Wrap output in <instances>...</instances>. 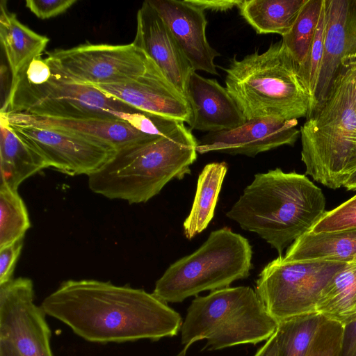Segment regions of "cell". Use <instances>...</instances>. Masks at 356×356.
<instances>
[{
	"instance_id": "cell-13",
	"label": "cell",
	"mask_w": 356,
	"mask_h": 356,
	"mask_svg": "<svg viewBox=\"0 0 356 356\" xmlns=\"http://www.w3.org/2000/svg\"><path fill=\"white\" fill-rule=\"evenodd\" d=\"M93 87L144 113L191 124L192 110L186 98L149 56L145 70L137 78Z\"/></svg>"
},
{
	"instance_id": "cell-26",
	"label": "cell",
	"mask_w": 356,
	"mask_h": 356,
	"mask_svg": "<svg viewBox=\"0 0 356 356\" xmlns=\"http://www.w3.org/2000/svg\"><path fill=\"white\" fill-rule=\"evenodd\" d=\"M322 3L323 0H306L293 26L282 36L283 44L300 71L309 55L318 23Z\"/></svg>"
},
{
	"instance_id": "cell-10",
	"label": "cell",
	"mask_w": 356,
	"mask_h": 356,
	"mask_svg": "<svg viewBox=\"0 0 356 356\" xmlns=\"http://www.w3.org/2000/svg\"><path fill=\"white\" fill-rule=\"evenodd\" d=\"M51 71L63 80L90 86L125 83L141 75L148 56L132 42L86 43L46 52Z\"/></svg>"
},
{
	"instance_id": "cell-37",
	"label": "cell",
	"mask_w": 356,
	"mask_h": 356,
	"mask_svg": "<svg viewBox=\"0 0 356 356\" xmlns=\"http://www.w3.org/2000/svg\"><path fill=\"white\" fill-rule=\"evenodd\" d=\"M254 356H280L277 330L257 350Z\"/></svg>"
},
{
	"instance_id": "cell-15",
	"label": "cell",
	"mask_w": 356,
	"mask_h": 356,
	"mask_svg": "<svg viewBox=\"0 0 356 356\" xmlns=\"http://www.w3.org/2000/svg\"><path fill=\"white\" fill-rule=\"evenodd\" d=\"M149 2L165 23L193 71L218 75L214 60L220 54L207 41L204 11L187 0Z\"/></svg>"
},
{
	"instance_id": "cell-9",
	"label": "cell",
	"mask_w": 356,
	"mask_h": 356,
	"mask_svg": "<svg viewBox=\"0 0 356 356\" xmlns=\"http://www.w3.org/2000/svg\"><path fill=\"white\" fill-rule=\"evenodd\" d=\"M346 264L326 260L285 261L279 256L262 269L256 281L255 291L278 323L294 316L316 313L321 291Z\"/></svg>"
},
{
	"instance_id": "cell-25",
	"label": "cell",
	"mask_w": 356,
	"mask_h": 356,
	"mask_svg": "<svg viewBox=\"0 0 356 356\" xmlns=\"http://www.w3.org/2000/svg\"><path fill=\"white\" fill-rule=\"evenodd\" d=\"M306 0H242L241 15L259 34L286 35Z\"/></svg>"
},
{
	"instance_id": "cell-16",
	"label": "cell",
	"mask_w": 356,
	"mask_h": 356,
	"mask_svg": "<svg viewBox=\"0 0 356 356\" xmlns=\"http://www.w3.org/2000/svg\"><path fill=\"white\" fill-rule=\"evenodd\" d=\"M132 43L156 64L186 97L188 81L193 70L149 0L144 1L138 10L136 36Z\"/></svg>"
},
{
	"instance_id": "cell-28",
	"label": "cell",
	"mask_w": 356,
	"mask_h": 356,
	"mask_svg": "<svg viewBox=\"0 0 356 356\" xmlns=\"http://www.w3.org/2000/svg\"><path fill=\"white\" fill-rule=\"evenodd\" d=\"M31 222L17 191L0 184V248L24 238Z\"/></svg>"
},
{
	"instance_id": "cell-27",
	"label": "cell",
	"mask_w": 356,
	"mask_h": 356,
	"mask_svg": "<svg viewBox=\"0 0 356 356\" xmlns=\"http://www.w3.org/2000/svg\"><path fill=\"white\" fill-rule=\"evenodd\" d=\"M324 319L318 313H311L280 322L277 330L280 356H305Z\"/></svg>"
},
{
	"instance_id": "cell-39",
	"label": "cell",
	"mask_w": 356,
	"mask_h": 356,
	"mask_svg": "<svg viewBox=\"0 0 356 356\" xmlns=\"http://www.w3.org/2000/svg\"><path fill=\"white\" fill-rule=\"evenodd\" d=\"M0 356H21L20 354L9 344L0 341Z\"/></svg>"
},
{
	"instance_id": "cell-6",
	"label": "cell",
	"mask_w": 356,
	"mask_h": 356,
	"mask_svg": "<svg viewBox=\"0 0 356 356\" xmlns=\"http://www.w3.org/2000/svg\"><path fill=\"white\" fill-rule=\"evenodd\" d=\"M352 72L342 67L324 102L300 128L305 173L332 189L339 188L356 171V110Z\"/></svg>"
},
{
	"instance_id": "cell-38",
	"label": "cell",
	"mask_w": 356,
	"mask_h": 356,
	"mask_svg": "<svg viewBox=\"0 0 356 356\" xmlns=\"http://www.w3.org/2000/svg\"><path fill=\"white\" fill-rule=\"evenodd\" d=\"M348 63L351 72H352V96H353V102L354 104V107L356 110V60L349 61L346 60L343 61L342 63Z\"/></svg>"
},
{
	"instance_id": "cell-3",
	"label": "cell",
	"mask_w": 356,
	"mask_h": 356,
	"mask_svg": "<svg viewBox=\"0 0 356 356\" xmlns=\"http://www.w3.org/2000/svg\"><path fill=\"white\" fill-rule=\"evenodd\" d=\"M197 145L191 129L177 122L161 135L118 150L105 165L88 176L89 188L111 200L146 202L172 179L191 173Z\"/></svg>"
},
{
	"instance_id": "cell-8",
	"label": "cell",
	"mask_w": 356,
	"mask_h": 356,
	"mask_svg": "<svg viewBox=\"0 0 356 356\" xmlns=\"http://www.w3.org/2000/svg\"><path fill=\"white\" fill-rule=\"evenodd\" d=\"M248 240L222 227L210 233L195 252L172 264L156 281L153 294L165 302H180L205 291L228 287L252 268Z\"/></svg>"
},
{
	"instance_id": "cell-5",
	"label": "cell",
	"mask_w": 356,
	"mask_h": 356,
	"mask_svg": "<svg viewBox=\"0 0 356 356\" xmlns=\"http://www.w3.org/2000/svg\"><path fill=\"white\" fill-rule=\"evenodd\" d=\"M20 113L63 118H108L129 122L154 134L155 116L140 112L90 86L70 83L54 74L47 60L35 58L10 83L1 113Z\"/></svg>"
},
{
	"instance_id": "cell-33",
	"label": "cell",
	"mask_w": 356,
	"mask_h": 356,
	"mask_svg": "<svg viewBox=\"0 0 356 356\" xmlns=\"http://www.w3.org/2000/svg\"><path fill=\"white\" fill-rule=\"evenodd\" d=\"M22 247L23 238L0 248V285L12 280Z\"/></svg>"
},
{
	"instance_id": "cell-18",
	"label": "cell",
	"mask_w": 356,
	"mask_h": 356,
	"mask_svg": "<svg viewBox=\"0 0 356 356\" xmlns=\"http://www.w3.org/2000/svg\"><path fill=\"white\" fill-rule=\"evenodd\" d=\"M186 98L192 110L191 130L216 132L234 129L247 121L226 88L195 71L189 76Z\"/></svg>"
},
{
	"instance_id": "cell-35",
	"label": "cell",
	"mask_w": 356,
	"mask_h": 356,
	"mask_svg": "<svg viewBox=\"0 0 356 356\" xmlns=\"http://www.w3.org/2000/svg\"><path fill=\"white\" fill-rule=\"evenodd\" d=\"M339 356H356V318L343 326Z\"/></svg>"
},
{
	"instance_id": "cell-4",
	"label": "cell",
	"mask_w": 356,
	"mask_h": 356,
	"mask_svg": "<svg viewBox=\"0 0 356 356\" xmlns=\"http://www.w3.org/2000/svg\"><path fill=\"white\" fill-rule=\"evenodd\" d=\"M226 89L247 120L309 118L314 100L300 69L283 44L235 57L225 70Z\"/></svg>"
},
{
	"instance_id": "cell-2",
	"label": "cell",
	"mask_w": 356,
	"mask_h": 356,
	"mask_svg": "<svg viewBox=\"0 0 356 356\" xmlns=\"http://www.w3.org/2000/svg\"><path fill=\"white\" fill-rule=\"evenodd\" d=\"M325 212L322 190L306 175L275 168L256 174L226 216L282 256L284 248L312 231Z\"/></svg>"
},
{
	"instance_id": "cell-20",
	"label": "cell",
	"mask_w": 356,
	"mask_h": 356,
	"mask_svg": "<svg viewBox=\"0 0 356 356\" xmlns=\"http://www.w3.org/2000/svg\"><path fill=\"white\" fill-rule=\"evenodd\" d=\"M6 1L0 3V41L11 74V83L36 57L41 56L49 38L23 24L8 10Z\"/></svg>"
},
{
	"instance_id": "cell-31",
	"label": "cell",
	"mask_w": 356,
	"mask_h": 356,
	"mask_svg": "<svg viewBox=\"0 0 356 356\" xmlns=\"http://www.w3.org/2000/svg\"><path fill=\"white\" fill-rule=\"evenodd\" d=\"M356 227V195L331 211H326L313 227L315 233Z\"/></svg>"
},
{
	"instance_id": "cell-11",
	"label": "cell",
	"mask_w": 356,
	"mask_h": 356,
	"mask_svg": "<svg viewBox=\"0 0 356 356\" xmlns=\"http://www.w3.org/2000/svg\"><path fill=\"white\" fill-rule=\"evenodd\" d=\"M44 314L34 303L31 279L18 277L0 285V341L21 356H53Z\"/></svg>"
},
{
	"instance_id": "cell-1",
	"label": "cell",
	"mask_w": 356,
	"mask_h": 356,
	"mask_svg": "<svg viewBox=\"0 0 356 356\" xmlns=\"http://www.w3.org/2000/svg\"><path fill=\"white\" fill-rule=\"evenodd\" d=\"M41 307L81 337L97 343L171 337L183 323L178 312L153 293L95 280L63 282Z\"/></svg>"
},
{
	"instance_id": "cell-24",
	"label": "cell",
	"mask_w": 356,
	"mask_h": 356,
	"mask_svg": "<svg viewBox=\"0 0 356 356\" xmlns=\"http://www.w3.org/2000/svg\"><path fill=\"white\" fill-rule=\"evenodd\" d=\"M227 171L225 162H213L207 164L199 175L193 205L183 224L186 238L201 233L213 219Z\"/></svg>"
},
{
	"instance_id": "cell-32",
	"label": "cell",
	"mask_w": 356,
	"mask_h": 356,
	"mask_svg": "<svg viewBox=\"0 0 356 356\" xmlns=\"http://www.w3.org/2000/svg\"><path fill=\"white\" fill-rule=\"evenodd\" d=\"M75 3L76 0H26L25 6L38 18L47 19L65 13Z\"/></svg>"
},
{
	"instance_id": "cell-17",
	"label": "cell",
	"mask_w": 356,
	"mask_h": 356,
	"mask_svg": "<svg viewBox=\"0 0 356 356\" xmlns=\"http://www.w3.org/2000/svg\"><path fill=\"white\" fill-rule=\"evenodd\" d=\"M8 125L51 128L97 140L117 151L158 135L145 133L129 122L108 118H63L20 113H0Z\"/></svg>"
},
{
	"instance_id": "cell-23",
	"label": "cell",
	"mask_w": 356,
	"mask_h": 356,
	"mask_svg": "<svg viewBox=\"0 0 356 356\" xmlns=\"http://www.w3.org/2000/svg\"><path fill=\"white\" fill-rule=\"evenodd\" d=\"M316 312L342 326L356 318V257L346 262L323 289Z\"/></svg>"
},
{
	"instance_id": "cell-34",
	"label": "cell",
	"mask_w": 356,
	"mask_h": 356,
	"mask_svg": "<svg viewBox=\"0 0 356 356\" xmlns=\"http://www.w3.org/2000/svg\"><path fill=\"white\" fill-rule=\"evenodd\" d=\"M343 60H356V1H350L347 22V50Z\"/></svg>"
},
{
	"instance_id": "cell-19",
	"label": "cell",
	"mask_w": 356,
	"mask_h": 356,
	"mask_svg": "<svg viewBox=\"0 0 356 356\" xmlns=\"http://www.w3.org/2000/svg\"><path fill=\"white\" fill-rule=\"evenodd\" d=\"M325 4L326 25L323 54L315 95V110L327 97L342 67V61L347 50V22L350 1L325 0Z\"/></svg>"
},
{
	"instance_id": "cell-14",
	"label": "cell",
	"mask_w": 356,
	"mask_h": 356,
	"mask_svg": "<svg viewBox=\"0 0 356 356\" xmlns=\"http://www.w3.org/2000/svg\"><path fill=\"white\" fill-rule=\"evenodd\" d=\"M298 120L263 118L247 120L229 130L209 132L198 141L197 153L218 152L251 157L283 145H293L300 130Z\"/></svg>"
},
{
	"instance_id": "cell-21",
	"label": "cell",
	"mask_w": 356,
	"mask_h": 356,
	"mask_svg": "<svg viewBox=\"0 0 356 356\" xmlns=\"http://www.w3.org/2000/svg\"><path fill=\"white\" fill-rule=\"evenodd\" d=\"M0 132L1 184L17 191L24 181L49 165L1 118Z\"/></svg>"
},
{
	"instance_id": "cell-7",
	"label": "cell",
	"mask_w": 356,
	"mask_h": 356,
	"mask_svg": "<svg viewBox=\"0 0 356 356\" xmlns=\"http://www.w3.org/2000/svg\"><path fill=\"white\" fill-rule=\"evenodd\" d=\"M278 324L250 286H228L197 296L181 327L184 348L177 356H185L193 343L202 339L209 350L257 344L269 339Z\"/></svg>"
},
{
	"instance_id": "cell-22",
	"label": "cell",
	"mask_w": 356,
	"mask_h": 356,
	"mask_svg": "<svg viewBox=\"0 0 356 356\" xmlns=\"http://www.w3.org/2000/svg\"><path fill=\"white\" fill-rule=\"evenodd\" d=\"M282 257L285 261L348 262L356 257V227L319 233L310 231L296 239Z\"/></svg>"
},
{
	"instance_id": "cell-29",
	"label": "cell",
	"mask_w": 356,
	"mask_h": 356,
	"mask_svg": "<svg viewBox=\"0 0 356 356\" xmlns=\"http://www.w3.org/2000/svg\"><path fill=\"white\" fill-rule=\"evenodd\" d=\"M326 25V4L323 0L320 17L315 31L313 42L306 63L301 70L302 74L309 89L314 100L315 110V95L318 87L323 54L324 38Z\"/></svg>"
},
{
	"instance_id": "cell-30",
	"label": "cell",
	"mask_w": 356,
	"mask_h": 356,
	"mask_svg": "<svg viewBox=\"0 0 356 356\" xmlns=\"http://www.w3.org/2000/svg\"><path fill=\"white\" fill-rule=\"evenodd\" d=\"M343 326L325 318L316 331L305 356H339Z\"/></svg>"
},
{
	"instance_id": "cell-12",
	"label": "cell",
	"mask_w": 356,
	"mask_h": 356,
	"mask_svg": "<svg viewBox=\"0 0 356 356\" xmlns=\"http://www.w3.org/2000/svg\"><path fill=\"white\" fill-rule=\"evenodd\" d=\"M10 127L47 160L49 167L70 175L89 176L100 170L117 152L109 144L65 131Z\"/></svg>"
},
{
	"instance_id": "cell-36",
	"label": "cell",
	"mask_w": 356,
	"mask_h": 356,
	"mask_svg": "<svg viewBox=\"0 0 356 356\" xmlns=\"http://www.w3.org/2000/svg\"><path fill=\"white\" fill-rule=\"evenodd\" d=\"M242 0H187L191 4L202 10L227 11L238 7Z\"/></svg>"
}]
</instances>
